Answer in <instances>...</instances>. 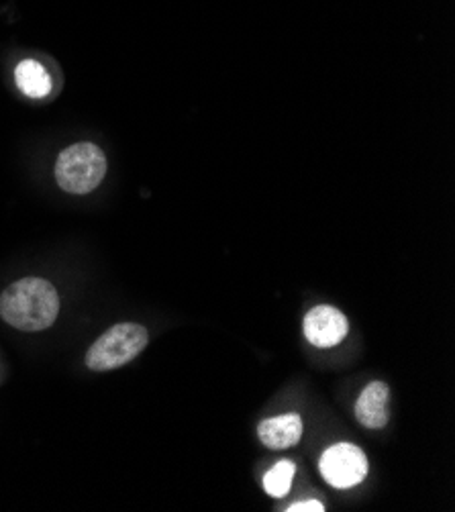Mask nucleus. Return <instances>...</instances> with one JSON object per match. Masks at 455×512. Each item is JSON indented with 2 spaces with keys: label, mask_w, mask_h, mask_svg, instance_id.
<instances>
[{
  "label": "nucleus",
  "mask_w": 455,
  "mask_h": 512,
  "mask_svg": "<svg viewBox=\"0 0 455 512\" xmlns=\"http://www.w3.org/2000/svg\"><path fill=\"white\" fill-rule=\"evenodd\" d=\"M58 313V290L43 278H23L0 296V315L19 331H43L52 327Z\"/></svg>",
  "instance_id": "obj_1"
},
{
  "label": "nucleus",
  "mask_w": 455,
  "mask_h": 512,
  "mask_svg": "<svg viewBox=\"0 0 455 512\" xmlns=\"http://www.w3.org/2000/svg\"><path fill=\"white\" fill-rule=\"evenodd\" d=\"M149 341L147 329L137 323H121L100 335L86 353V366L94 372H109L133 362Z\"/></svg>",
  "instance_id": "obj_2"
},
{
  "label": "nucleus",
  "mask_w": 455,
  "mask_h": 512,
  "mask_svg": "<svg viewBox=\"0 0 455 512\" xmlns=\"http://www.w3.org/2000/svg\"><path fill=\"white\" fill-rule=\"evenodd\" d=\"M107 174V158L94 143H76L60 153L56 180L70 194H88L100 186Z\"/></svg>",
  "instance_id": "obj_3"
},
{
  "label": "nucleus",
  "mask_w": 455,
  "mask_h": 512,
  "mask_svg": "<svg viewBox=\"0 0 455 512\" xmlns=\"http://www.w3.org/2000/svg\"><path fill=\"white\" fill-rule=\"evenodd\" d=\"M319 470L327 484L345 490L364 482L368 476V459L360 447L351 443H337L323 453Z\"/></svg>",
  "instance_id": "obj_4"
},
{
  "label": "nucleus",
  "mask_w": 455,
  "mask_h": 512,
  "mask_svg": "<svg viewBox=\"0 0 455 512\" xmlns=\"http://www.w3.org/2000/svg\"><path fill=\"white\" fill-rule=\"evenodd\" d=\"M347 333V317L329 304L315 306L305 317V337L315 347H335L347 337Z\"/></svg>",
  "instance_id": "obj_5"
},
{
  "label": "nucleus",
  "mask_w": 455,
  "mask_h": 512,
  "mask_svg": "<svg viewBox=\"0 0 455 512\" xmlns=\"http://www.w3.org/2000/svg\"><path fill=\"white\" fill-rule=\"evenodd\" d=\"M388 398H390V388L384 382H370L358 402H356V419L360 425L368 429H382L386 427L390 413H388Z\"/></svg>",
  "instance_id": "obj_6"
},
{
  "label": "nucleus",
  "mask_w": 455,
  "mask_h": 512,
  "mask_svg": "<svg viewBox=\"0 0 455 512\" xmlns=\"http://www.w3.org/2000/svg\"><path fill=\"white\" fill-rule=\"evenodd\" d=\"M258 435L260 441L272 451L288 449L296 445L302 437V419L296 413L266 419L260 423Z\"/></svg>",
  "instance_id": "obj_7"
},
{
  "label": "nucleus",
  "mask_w": 455,
  "mask_h": 512,
  "mask_svg": "<svg viewBox=\"0 0 455 512\" xmlns=\"http://www.w3.org/2000/svg\"><path fill=\"white\" fill-rule=\"evenodd\" d=\"M19 90L29 98H43L52 92V76L35 60H23L15 70Z\"/></svg>",
  "instance_id": "obj_8"
},
{
  "label": "nucleus",
  "mask_w": 455,
  "mask_h": 512,
  "mask_svg": "<svg viewBox=\"0 0 455 512\" xmlns=\"http://www.w3.org/2000/svg\"><path fill=\"white\" fill-rule=\"evenodd\" d=\"M296 468L292 462H278L266 476H264V488L272 498H282L288 494L292 480H294Z\"/></svg>",
  "instance_id": "obj_9"
},
{
  "label": "nucleus",
  "mask_w": 455,
  "mask_h": 512,
  "mask_svg": "<svg viewBox=\"0 0 455 512\" xmlns=\"http://www.w3.org/2000/svg\"><path fill=\"white\" fill-rule=\"evenodd\" d=\"M286 510H290V512H323L325 510V506L319 502V500H305V502H296V504H292V506H288Z\"/></svg>",
  "instance_id": "obj_10"
}]
</instances>
